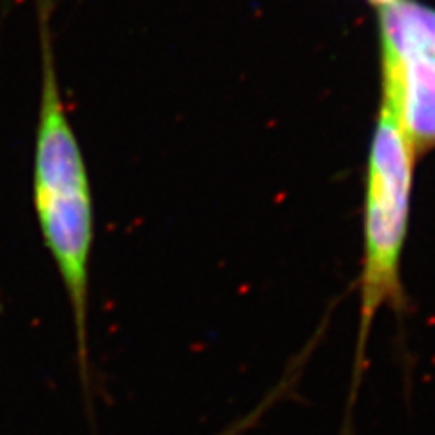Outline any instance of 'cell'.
<instances>
[{"label": "cell", "mask_w": 435, "mask_h": 435, "mask_svg": "<svg viewBox=\"0 0 435 435\" xmlns=\"http://www.w3.org/2000/svg\"><path fill=\"white\" fill-rule=\"evenodd\" d=\"M415 151L397 122L383 107L374 129L364 176L361 315L352 394L363 374L375 315L403 303L401 260L410 223Z\"/></svg>", "instance_id": "obj_2"}, {"label": "cell", "mask_w": 435, "mask_h": 435, "mask_svg": "<svg viewBox=\"0 0 435 435\" xmlns=\"http://www.w3.org/2000/svg\"><path fill=\"white\" fill-rule=\"evenodd\" d=\"M36 15L42 84L33 149V207L71 308L76 370L89 403V281L95 245V203L80 142L62 98L49 28V0H36Z\"/></svg>", "instance_id": "obj_1"}, {"label": "cell", "mask_w": 435, "mask_h": 435, "mask_svg": "<svg viewBox=\"0 0 435 435\" xmlns=\"http://www.w3.org/2000/svg\"><path fill=\"white\" fill-rule=\"evenodd\" d=\"M383 105L415 154L435 147V13L394 11L379 24Z\"/></svg>", "instance_id": "obj_3"}, {"label": "cell", "mask_w": 435, "mask_h": 435, "mask_svg": "<svg viewBox=\"0 0 435 435\" xmlns=\"http://www.w3.org/2000/svg\"><path fill=\"white\" fill-rule=\"evenodd\" d=\"M370 2H374V4H377V6H383V4H386V2H392V0H370Z\"/></svg>", "instance_id": "obj_4"}]
</instances>
